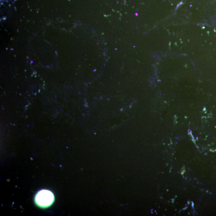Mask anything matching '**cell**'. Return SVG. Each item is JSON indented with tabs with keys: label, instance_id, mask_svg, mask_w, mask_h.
Instances as JSON below:
<instances>
[{
	"label": "cell",
	"instance_id": "6da1fadb",
	"mask_svg": "<svg viewBox=\"0 0 216 216\" xmlns=\"http://www.w3.org/2000/svg\"><path fill=\"white\" fill-rule=\"evenodd\" d=\"M35 203L39 207L45 208L53 203L55 197L53 193L49 190L42 189L38 192L35 197Z\"/></svg>",
	"mask_w": 216,
	"mask_h": 216
}]
</instances>
